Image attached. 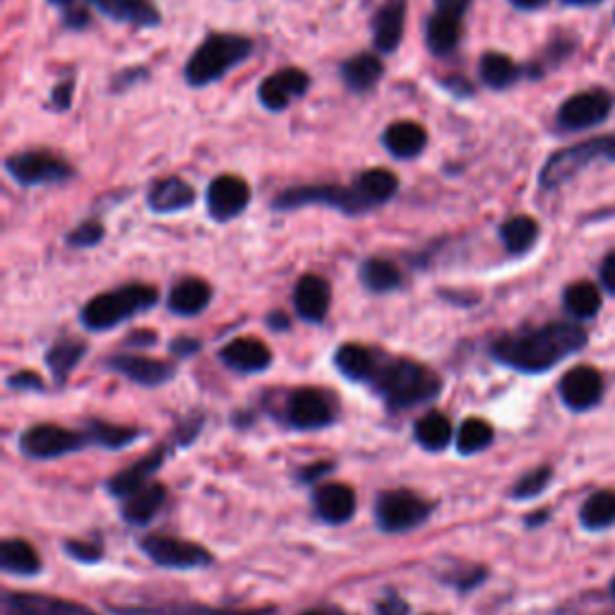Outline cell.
<instances>
[{
    "mask_svg": "<svg viewBox=\"0 0 615 615\" xmlns=\"http://www.w3.org/2000/svg\"><path fill=\"white\" fill-rule=\"evenodd\" d=\"M106 366L142 387H159V385L168 382L176 375V368L171 366V363L147 359V356H135V354L111 356L106 361Z\"/></svg>",
    "mask_w": 615,
    "mask_h": 615,
    "instance_id": "ffe728a7",
    "label": "cell"
},
{
    "mask_svg": "<svg viewBox=\"0 0 615 615\" xmlns=\"http://www.w3.org/2000/svg\"><path fill=\"white\" fill-rule=\"evenodd\" d=\"M382 359L363 344H341L335 354V366L351 382H368L378 373Z\"/></svg>",
    "mask_w": 615,
    "mask_h": 615,
    "instance_id": "4316f807",
    "label": "cell"
},
{
    "mask_svg": "<svg viewBox=\"0 0 615 615\" xmlns=\"http://www.w3.org/2000/svg\"><path fill=\"white\" fill-rule=\"evenodd\" d=\"M409 0H385L371 20L373 47L380 55H392L402 47L406 32Z\"/></svg>",
    "mask_w": 615,
    "mask_h": 615,
    "instance_id": "9a60e30c",
    "label": "cell"
},
{
    "mask_svg": "<svg viewBox=\"0 0 615 615\" xmlns=\"http://www.w3.org/2000/svg\"><path fill=\"white\" fill-rule=\"evenodd\" d=\"M0 567L15 577H34L41 573V557L25 539H5L0 543Z\"/></svg>",
    "mask_w": 615,
    "mask_h": 615,
    "instance_id": "836d02e7",
    "label": "cell"
},
{
    "mask_svg": "<svg viewBox=\"0 0 615 615\" xmlns=\"http://www.w3.org/2000/svg\"><path fill=\"white\" fill-rule=\"evenodd\" d=\"M522 73V67L507 53L500 51H488L478 61V79H481L484 87L493 89V92H503V89L517 85Z\"/></svg>",
    "mask_w": 615,
    "mask_h": 615,
    "instance_id": "4dcf8cb0",
    "label": "cell"
},
{
    "mask_svg": "<svg viewBox=\"0 0 615 615\" xmlns=\"http://www.w3.org/2000/svg\"><path fill=\"white\" fill-rule=\"evenodd\" d=\"M594 162H615V135L577 142L573 147H565V150L553 152L541 168L539 186L543 190H557Z\"/></svg>",
    "mask_w": 615,
    "mask_h": 615,
    "instance_id": "5b68a950",
    "label": "cell"
},
{
    "mask_svg": "<svg viewBox=\"0 0 615 615\" xmlns=\"http://www.w3.org/2000/svg\"><path fill=\"white\" fill-rule=\"evenodd\" d=\"M557 392H561V400L567 409L589 412L603 397V375L591 366H575L557 382Z\"/></svg>",
    "mask_w": 615,
    "mask_h": 615,
    "instance_id": "2e32d148",
    "label": "cell"
},
{
    "mask_svg": "<svg viewBox=\"0 0 615 615\" xmlns=\"http://www.w3.org/2000/svg\"><path fill=\"white\" fill-rule=\"evenodd\" d=\"M17 615H29V613H17Z\"/></svg>",
    "mask_w": 615,
    "mask_h": 615,
    "instance_id": "003e7915",
    "label": "cell"
},
{
    "mask_svg": "<svg viewBox=\"0 0 615 615\" xmlns=\"http://www.w3.org/2000/svg\"><path fill=\"white\" fill-rule=\"evenodd\" d=\"M198 349H200V341L190 339V337H180V339L174 341V344H171V351H174V354H178L180 359L192 356Z\"/></svg>",
    "mask_w": 615,
    "mask_h": 615,
    "instance_id": "6f0895ef",
    "label": "cell"
},
{
    "mask_svg": "<svg viewBox=\"0 0 615 615\" xmlns=\"http://www.w3.org/2000/svg\"><path fill=\"white\" fill-rule=\"evenodd\" d=\"M5 606L15 613L29 615H97L83 603L43 594H5Z\"/></svg>",
    "mask_w": 615,
    "mask_h": 615,
    "instance_id": "83f0119b",
    "label": "cell"
},
{
    "mask_svg": "<svg viewBox=\"0 0 615 615\" xmlns=\"http://www.w3.org/2000/svg\"><path fill=\"white\" fill-rule=\"evenodd\" d=\"M563 305L575 321H591L601 311V291L591 281H577L565 289Z\"/></svg>",
    "mask_w": 615,
    "mask_h": 615,
    "instance_id": "f35d334b",
    "label": "cell"
},
{
    "mask_svg": "<svg viewBox=\"0 0 615 615\" xmlns=\"http://www.w3.org/2000/svg\"><path fill=\"white\" fill-rule=\"evenodd\" d=\"M196 198V188L186 178L166 176L154 180L150 192H147V208L154 214H176L192 208Z\"/></svg>",
    "mask_w": 615,
    "mask_h": 615,
    "instance_id": "44dd1931",
    "label": "cell"
},
{
    "mask_svg": "<svg viewBox=\"0 0 615 615\" xmlns=\"http://www.w3.org/2000/svg\"><path fill=\"white\" fill-rule=\"evenodd\" d=\"M317 517L327 524H344L356 515V493L347 484L317 486L313 493Z\"/></svg>",
    "mask_w": 615,
    "mask_h": 615,
    "instance_id": "d4e9b609",
    "label": "cell"
},
{
    "mask_svg": "<svg viewBox=\"0 0 615 615\" xmlns=\"http://www.w3.org/2000/svg\"><path fill=\"white\" fill-rule=\"evenodd\" d=\"M313 79L301 67H281V71L267 75L258 85V101L260 106L272 113L287 111L293 101H299L308 95Z\"/></svg>",
    "mask_w": 615,
    "mask_h": 615,
    "instance_id": "4fadbf2b",
    "label": "cell"
},
{
    "mask_svg": "<svg viewBox=\"0 0 615 615\" xmlns=\"http://www.w3.org/2000/svg\"><path fill=\"white\" fill-rule=\"evenodd\" d=\"M104 236H106L104 224L97 222V219H87L83 224H77L73 231H67L65 243L71 248H77V250H87V248H95V246L104 241Z\"/></svg>",
    "mask_w": 615,
    "mask_h": 615,
    "instance_id": "ee69618b",
    "label": "cell"
},
{
    "mask_svg": "<svg viewBox=\"0 0 615 615\" xmlns=\"http://www.w3.org/2000/svg\"><path fill=\"white\" fill-rule=\"evenodd\" d=\"M51 5H55V8H71V5H75V0H49Z\"/></svg>",
    "mask_w": 615,
    "mask_h": 615,
    "instance_id": "be15d7a7",
    "label": "cell"
},
{
    "mask_svg": "<svg viewBox=\"0 0 615 615\" xmlns=\"http://www.w3.org/2000/svg\"><path fill=\"white\" fill-rule=\"evenodd\" d=\"M440 85L454 99H469V97H474V85L464 75H450V77L442 79Z\"/></svg>",
    "mask_w": 615,
    "mask_h": 615,
    "instance_id": "f907efd6",
    "label": "cell"
},
{
    "mask_svg": "<svg viewBox=\"0 0 615 615\" xmlns=\"http://www.w3.org/2000/svg\"><path fill=\"white\" fill-rule=\"evenodd\" d=\"M378 613L380 615H406L409 606H406V601H402L397 594H387L378 603Z\"/></svg>",
    "mask_w": 615,
    "mask_h": 615,
    "instance_id": "11a10c76",
    "label": "cell"
},
{
    "mask_svg": "<svg viewBox=\"0 0 615 615\" xmlns=\"http://www.w3.org/2000/svg\"><path fill=\"white\" fill-rule=\"evenodd\" d=\"M579 522L589 531L608 529L615 522V491H597L587 498V503L579 510Z\"/></svg>",
    "mask_w": 615,
    "mask_h": 615,
    "instance_id": "ab89813d",
    "label": "cell"
},
{
    "mask_svg": "<svg viewBox=\"0 0 615 615\" xmlns=\"http://www.w3.org/2000/svg\"><path fill=\"white\" fill-rule=\"evenodd\" d=\"M73 92H75V79H63V83L51 89V106L55 111H67L73 106Z\"/></svg>",
    "mask_w": 615,
    "mask_h": 615,
    "instance_id": "c3c4849f",
    "label": "cell"
},
{
    "mask_svg": "<svg viewBox=\"0 0 615 615\" xmlns=\"http://www.w3.org/2000/svg\"><path fill=\"white\" fill-rule=\"evenodd\" d=\"M116 615H272L275 608L238 611V608H216L204 603H166V606H133V608H111Z\"/></svg>",
    "mask_w": 615,
    "mask_h": 615,
    "instance_id": "d6a6232c",
    "label": "cell"
},
{
    "mask_svg": "<svg viewBox=\"0 0 615 615\" xmlns=\"http://www.w3.org/2000/svg\"><path fill=\"white\" fill-rule=\"evenodd\" d=\"M462 37H464L462 17H452L432 10V15L426 20L424 39H426V49L436 55V59H448V55L457 51Z\"/></svg>",
    "mask_w": 615,
    "mask_h": 615,
    "instance_id": "484cf974",
    "label": "cell"
},
{
    "mask_svg": "<svg viewBox=\"0 0 615 615\" xmlns=\"http://www.w3.org/2000/svg\"><path fill=\"white\" fill-rule=\"evenodd\" d=\"M311 204H323V208L337 210L347 216H359L368 214L373 208L361 198V192L351 186H332V184H321V186H296L281 190L279 196L272 200V210L275 212H293L301 208H311Z\"/></svg>",
    "mask_w": 615,
    "mask_h": 615,
    "instance_id": "8992f818",
    "label": "cell"
},
{
    "mask_svg": "<svg viewBox=\"0 0 615 615\" xmlns=\"http://www.w3.org/2000/svg\"><path fill=\"white\" fill-rule=\"evenodd\" d=\"M125 344L128 347H152L156 344V332H150V329H145V332H133L125 339Z\"/></svg>",
    "mask_w": 615,
    "mask_h": 615,
    "instance_id": "680465c9",
    "label": "cell"
},
{
    "mask_svg": "<svg viewBox=\"0 0 615 615\" xmlns=\"http://www.w3.org/2000/svg\"><path fill=\"white\" fill-rule=\"evenodd\" d=\"M359 275H361L363 287L373 293H390L394 289H400L404 281L400 267H397L394 262L382 260V258L363 260Z\"/></svg>",
    "mask_w": 615,
    "mask_h": 615,
    "instance_id": "8d00e7d4",
    "label": "cell"
},
{
    "mask_svg": "<svg viewBox=\"0 0 615 615\" xmlns=\"http://www.w3.org/2000/svg\"><path fill=\"white\" fill-rule=\"evenodd\" d=\"M380 145L394 159H418L428 147V130L416 121H397L387 125L380 135Z\"/></svg>",
    "mask_w": 615,
    "mask_h": 615,
    "instance_id": "d6986e66",
    "label": "cell"
},
{
    "mask_svg": "<svg viewBox=\"0 0 615 615\" xmlns=\"http://www.w3.org/2000/svg\"><path fill=\"white\" fill-rule=\"evenodd\" d=\"M255 51V41L243 34L212 32L186 61L184 77L192 89H204L222 83L236 67H241Z\"/></svg>",
    "mask_w": 615,
    "mask_h": 615,
    "instance_id": "3957f363",
    "label": "cell"
},
{
    "mask_svg": "<svg viewBox=\"0 0 615 615\" xmlns=\"http://www.w3.org/2000/svg\"><path fill=\"white\" fill-rule=\"evenodd\" d=\"M565 5H575V8H585V5H599L601 0H563Z\"/></svg>",
    "mask_w": 615,
    "mask_h": 615,
    "instance_id": "6125c7cd",
    "label": "cell"
},
{
    "mask_svg": "<svg viewBox=\"0 0 615 615\" xmlns=\"http://www.w3.org/2000/svg\"><path fill=\"white\" fill-rule=\"evenodd\" d=\"M8 387H13V390H20V392H41L43 390V380L39 378L37 373L20 371V373L10 375Z\"/></svg>",
    "mask_w": 615,
    "mask_h": 615,
    "instance_id": "7dc6e473",
    "label": "cell"
},
{
    "mask_svg": "<svg viewBox=\"0 0 615 615\" xmlns=\"http://www.w3.org/2000/svg\"><path fill=\"white\" fill-rule=\"evenodd\" d=\"M339 77L351 95H368L385 77V63L375 53H356L339 65Z\"/></svg>",
    "mask_w": 615,
    "mask_h": 615,
    "instance_id": "cb8c5ba5",
    "label": "cell"
},
{
    "mask_svg": "<svg viewBox=\"0 0 615 615\" xmlns=\"http://www.w3.org/2000/svg\"><path fill=\"white\" fill-rule=\"evenodd\" d=\"M472 3H474V0H436V10H438V13H445V15L464 20L466 10H469Z\"/></svg>",
    "mask_w": 615,
    "mask_h": 615,
    "instance_id": "f5cc1de1",
    "label": "cell"
},
{
    "mask_svg": "<svg viewBox=\"0 0 615 615\" xmlns=\"http://www.w3.org/2000/svg\"><path fill=\"white\" fill-rule=\"evenodd\" d=\"M267 325H269L272 329H289V327H291L289 317H287V315H284V313H275V315H269V317H267Z\"/></svg>",
    "mask_w": 615,
    "mask_h": 615,
    "instance_id": "91938a15",
    "label": "cell"
},
{
    "mask_svg": "<svg viewBox=\"0 0 615 615\" xmlns=\"http://www.w3.org/2000/svg\"><path fill=\"white\" fill-rule=\"evenodd\" d=\"M166 457H168V448H166V445L152 450L150 454H147V457L138 460L135 464H130L128 469H123L121 474L109 478L106 491H109L113 498H121V500H125V498L133 495V493H138L140 488H145L147 484H152L154 474H156L159 469H162Z\"/></svg>",
    "mask_w": 615,
    "mask_h": 615,
    "instance_id": "ac0fdd59",
    "label": "cell"
},
{
    "mask_svg": "<svg viewBox=\"0 0 615 615\" xmlns=\"http://www.w3.org/2000/svg\"><path fill=\"white\" fill-rule=\"evenodd\" d=\"M611 591H613V599H615V577H613V582H611Z\"/></svg>",
    "mask_w": 615,
    "mask_h": 615,
    "instance_id": "03108f58",
    "label": "cell"
},
{
    "mask_svg": "<svg viewBox=\"0 0 615 615\" xmlns=\"http://www.w3.org/2000/svg\"><path fill=\"white\" fill-rule=\"evenodd\" d=\"M219 359L229 366L231 371L253 375V373H262L272 366V351L255 337H238L234 341H229L222 351Z\"/></svg>",
    "mask_w": 615,
    "mask_h": 615,
    "instance_id": "603a6c76",
    "label": "cell"
},
{
    "mask_svg": "<svg viewBox=\"0 0 615 615\" xmlns=\"http://www.w3.org/2000/svg\"><path fill=\"white\" fill-rule=\"evenodd\" d=\"M212 301V287L204 279L188 277L178 281L168 293V311L180 317H196L202 311H208Z\"/></svg>",
    "mask_w": 615,
    "mask_h": 615,
    "instance_id": "f1b7e54d",
    "label": "cell"
},
{
    "mask_svg": "<svg viewBox=\"0 0 615 615\" xmlns=\"http://www.w3.org/2000/svg\"><path fill=\"white\" fill-rule=\"evenodd\" d=\"M87 432H75L63 426L39 424L32 426L20 438V452L29 460H59L89 445Z\"/></svg>",
    "mask_w": 615,
    "mask_h": 615,
    "instance_id": "9c48e42d",
    "label": "cell"
},
{
    "mask_svg": "<svg viewBox=\"0 0 615 615\" xmlns=\"http://www.w3.org/2000/svg\"><path fill=\"white\" fill-rule=\"evenodd\" d=\"M3 168L22 188L61 186L75 178V168L51 152H15L5 159Z\"/></svg>",
    "mask_w": 615,
    "mask_h": 615,
    "instance_id": "52a82bcc",
    "label": "cell"
},
{
    "mask_svg": "<svg viewBox=\"0 0 615 615\" xmlns=\"http://www.w3.org/2000/svg\"><path fill=\"white\" fill-rule=\"evenodd\" d=\"M337 418V406L332 397L315 387L293 390L287 402V421L296 430H317L332 426Z\"/></svg>",
    "mask_w": 615,
    "mask_h": 615,
    "instance_id": "7c38bea8",
    "label": "cell"
},
{
    "mask_svg": "<svg viewBox=\"0 0 615 615\" xmlns=\"http://www.w3.org/2000/svg\"><path fill=\"white\" fill-rule=\"evenodd\" d=\"M147 79H150V71H147V67H142V65L128 67V71H121L118 75H113L111 92L123 95V92H128V89H133L135 85L147 83Z\"/></svg>",
    "mask_w": 615,
    "mask_h": 615,
    "instance_id": "f6af8a7d",
    "label": "cell"
},
{
    "mask_svg": "<svg viewBox=\"0 0 615 615\" xmlns=\"http://www.w3.org/2000/svg\"><path fill=\"white\" fill-rule=\"evenodd\" d=\"M495 432L493 426L484 418H466L457 430V452L460 454H478L493 445Z\"/></svg>",
    "mask_w": 615,
    "mask_h": 615,
    "instance_id": "b9f144b4",
    "label": "cell"
},
{
    "mask_svg": "<svg viewBox=\"0 0 615 615\" xmlns=\"http://www.w3.org/2000/svg\"><path fill=\"white\" fill-rule=\"evenodd\" d=\"M87 354V344L79 339H61L47 351V366L53 373L55 382H65L67 375L75 371Z\"/></svg>",
    "mask_w": 615,
    "mask_h": 615,
    "instance_id": "74e56055",
    "label": "cell"
},
{
    "mask_svg": "<svg viewBox=\"0 0 615 615\" xmlns=\"http://www.w3.org/2000/svg\"><path fill=\"white\" fill-rule=\"evenodd\" d=\"M87 436L97 445L106 448V450H121V448H128L130 442H135L140 438V430L138 428H130V426H116V424H109V421H99L92 418L87 424Z\"/></svg>",
    "mask_w": 615,
    "mask_h": 615,
    "instance_id": "60d3db41",
    "label": "cell"
},
{
    "mask_svg": "<svg viewBox=\"0 0 615 615\" xmlns=\"http://www.w3.org/2000/svg\"><path fill=\"white\" fill-rule=\"evenodd\" d=\"M512 5H515L517 10H539L543 8L549 0H510Z\"/></svg>",
    "mask_w": 615,
    "mask_h": 615,
    "instance_id": "94428289",
    "label": "cell"
},
{
    "mask_svg": "<svg viewBox=\"0 0 615 615\" xmlns=\"http://www.w3.org/2000/svg\"><path fill=\"white\" fill-rule=\"evenodd\" d=\"M484 579H486V569H481V567H469V569H466V573H462V575H457L454 579H450V582H452L454 587H457L460 591H469V589L481 585Z\"/></svg>",
    "mask_w": 615,
    "mask_h": 615,
    "instance_id": "816d5d0a",
    "label": "cell"
},
{
    "mask_svg": "<svg viewBox=\"0 0 615 615\" xmlns=\"http://www.w3.org/2000/svg\"><path fill=\"white\" fill-rule=\"evenodd\" d=\"M452 424L442 412H428L414 424V438L428 452H442L452 442Z\"/></svg>",
    "mask_w": 615,
    "mask_h": 615,
    "instance_id": "e575fe53",
    "label": "cell"
},
{
    "mask_svg": "<svg viewBox=\"0 0 615 615\" xmlns=\"http://www.w3.org/2000/svg\"><path fill=\"white\" fill-rule=\"evenodd\" d=\"M89 25H92V15H89L87 8H79V5L65 8V13H63V27L65 29L79 32V29H87Z\"/></svg>",
    "mask_w": 615,
    "mask_h": 615,
    "instance_id": "681fc988",
    "label": "cell"
},
{
    "mask_svg": "<svg viewBox=\"0 0 615 615\" xmlns=\"http://www.w3.org/2000/svg\"><path fill=\"white\" fill-rule=\"evenodd\" d=\"M587 341V332L575 323H549L500 337L491 347V354L512 371L537 375L585 349Z\"/></svg>",
    "mask_w": 615,
    "mask_h": 615,
    "instance_id": "6da1fadb",
    "label": "cell"
},
{
    "mask_svg": "<svg viewBox=\"0 0 615 615\" xmlns=\"http://www.w3.org/2000/svg\"><path fill=\"white\" fill-rule=\"evenodd\" d=\"M332 469H335L332 462H317V464H311V466H305V469H301L299 478L303 484H313V481H317V478H323L325 474H329Z\"/></svg>",
    "mask_w": 615,
    "mask_h": 615,
    "instance_id": "9f6ffc18",
    "label": "cell"
},
{
    "mask_svg": "<svg viewBox=\"0 0 615 615\" xmlns=\"http://www.w3.org/2000/svg\"><path fill=\"white\" fill-rule=\"evenodd\" d=\"M140 549L154 565L166 569H202L214 563L212 553L204 551L200 543L166 537V534H147L140 539Z\"/></svg>",
    "mask_w": 615,
    "mask_h": 615,
    "instance_id": "30bf717a",
    "label": "cell"
},
{
    "mask_svg": "<svg viewBox=\"0 0 615 615\" xmlns=\"http://www.w3.org/2000/svg\"><path fill=\"white\" fill-rule=\"evenodd\" d=\"M354 188L361 192V198L375 210V208H380V204L394 200L397 192H400V176L385 166H373V168L361 171Z\"/></svg>",
    "mask_w": 615,
    "mask_h": 615,
    "instance_id": "f546056e",
    "label": "cell"
},
{
    "mask_svg": "<svg viewBox=\"0 0 615 615\" xmlns=\"http://www.w3.org/2000/svg\"><path fill=\"white\" fill-rule=\"evenodd\" d=\"M156 301L159 291L154 287H147V284H125L121 289L95 296V299L83 308L79 321H83L89 332H106V329L130 321L133 315L150 311L152 305H156Z\"/></svg>",
    "mask_w": 615,
    "mask_h": 615,
    "instance_id": "277c9868",
    "label": "cell"
},
{
    "mask_svg": "<svg viewBox=\"0 0 615 615\" xmlns=\"http://www.w3.org/2000/svg\"><path fill=\"white\" fill-rule=\"evenodd\" d=\"M65 553L75 557L77 563H85V565H95L99 563L104 553L97 543H85V541H65Z\"/></svg>",
    "mask_w": 615,
    "mask_h": 615,
    "instance_id": "bcb514c9",
    "label": "cell"
},
{
    "mask_svg": "<svg viewBox=\"0 0 615 615\" xmlns=\"http://www.w3.org/2000/svg\"><path fill=\"white\" fill-rule=\"evenodd\" d=\"M599 277H601L603 287H606V291L615 296V250H613V253H608L606 258H603Z\"/></svg>",
    "mask_w": 615,
    "mask_h": 615,
    "instance_id": "db71d44e",
    "label": "cell"
},
{
    "mask_svg": "<svg viewBox=\"0 0 615 615\" xmlns=\"http://www.w3.org/2000/svg\"><path fill=\"white\" fill-rule=\"evenodd\" d=\"M371 387L382 397L390 412H402V409L436 400L442 390V380L418 361L382 359Z\"/></svg>",
    "mask_w": 615,
    "mask_h": 615,
    "instance_id": "7a4b0ae2",
    "label": "cell"
},
{
    "mask_svg": "<svg viewBox=\"0 0 615 615\" xmlns=\"http://www.w3.org/2000/svg\"><path fill=\"white\" fill-rule=\"evenodd\" d=\"M87 5L111 22L135 29H154L162 25V13L152 0H87Z\"/></svg>",
    "mask_w": 615,
    "mask_h": 615,
    "instance_id": "e0dca14e",
    "label": "cell"
},
{
    "mask_svg": "<svg viewBox=\"0 0 615 615\" xmlns=\"http://www.w3.org/2000/svg\"><path fill=\"white\" fill-rule=\"evenodd\" d=\"M250 200H253V190H250L248 180L234 174L216 176L204 192V202H208V214L214 222L226 224L241 216Z\"/></svg>",
    "mask_w": 615,
    "mask_h": 615,
    "instance_id": "5bb4252c",
    "label": "cell"
},
{
    "mask_svg": "<svg viewBox=\"0 0 615 615\" xmlns=\"http://www.w3.org/2000/svg\"><path fill=\"white\" fill-rule=\"evenodd\" d=\"M551 478H553V469L551 466H539V469H534L529 474H524L519 481L512 486V491H510V498H515V500H531V498H537L541 495L545 488H549L551 484Z\"/></svg>",
    "mask_w": 615,
    "mask_h": 615,
    "instance_id": "7bdbcfd3",
    "label": "cell"
},
{
    "mask_svg": "<svg viewBox=\"0 0 615 615\" xmlns=\"http://www.w3.org/2000/svg\"><path fill=\"white\" fill-rule=\"evenodd\" d=\"M432 505L406 488H394L378 498L375 503V522L387 534H404L421 527L430 517Z\"/></svg>",
    "mask_w": 615,
    "mask_h": 615,
    "instance_id": "ba28073f",
    "label": "cell"
},
{
    "mask_svg": "<svg viewBox=\"0 0 615 615\" xmlns=\"http://www.w3.org/2000/svg\"><path fill=\"white\" fill-rule=\"evenodd\" d=\"M301 615H327L325 611H305V613H301Z\"/></svg>",
    "mask_w": 615,
    "mask_h": 615,
    "instance_id": "e7e4bbea",
    "label": "cell"
},
{
    "mask_svg": "<svg viewBox=\"0 0 615 615\" xmlns=\"http://www.w3.org/2000/svg\"><path fill=\"white\" fill-rule=\"evenodd\" d=\"M613 95L603 92V89H589V92H577L569 99H565L561 109H557V125L563 130L579 133L597 128L603 121L611 116L613 111Z\"/></svg>",
    "mask_w": 615,
    "mask_h": 615,
    "instance_id": "8fae6325",
    "label": "cell"
},
{
    "mask_svg": "<svg viewBox=\"0 0 615 615\" xmlns=\"http://www.w3.org/2000/svg\"><path fill=\"white\" fill-rule=\"evenodd\" d=\"M166 503V488L162 484H147L138 493H133L123 500V519L135 527H145L150 524L156 512Z\"/></svg>",
    "mask_w": 615,
    "mask_h": 615,
    "instance_id": "1f68e13d",
    "label": "cell"
},
{
    "mask_svg": "<svg viewBox=\"0 0 615 615\" xmlns=\"http://www.w3.org/2000/svg\"><path fill=\"white\" fill-rule=\"evenodd\" d=\"M293 305L301 321L323 323L329 313V305H332V289H329L327 279L317 275L301 277L293 289Z\"/></svg>",
    "mask_w": 615,
    "mask_h": 615,
    "instance_id": "7402d4cb",
    "label": "cell"
},
{
    "mask_svg": "<svg viewBox=\"0 0 615 615\" xmlns=\"http://www.w3.org/2000/svg\"><path fill=\"white\" fill-rule=\"evenodd\" d=\"M500 241H503L510 255H524L529 253L534 243L539 241V224L534 216L519 214L512 216L503 226H500Z\"/></svg>",
    "mask_w": 615,
    "mask_h": 615,
    "instance_id": "d590c367",
    "label": "cell"
}]
</instances>
